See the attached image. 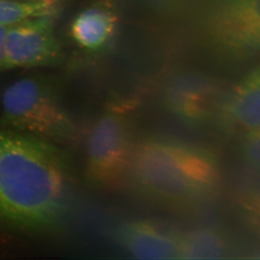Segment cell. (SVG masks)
<instances>
[{"instance_id": "30bf717a", "label": "cell", "mask_w": 260, "mask_h": 260, "mask_svg": "<svg viewBox=\"0 0 260 260\" xmlns=\"http://www.w3.org/2000/svg\"><path fill=\"white\" fill-rule=\"evenodd\" d=\"M231 254L226 236L217 228H198L183 236L180 259H225Z\"/></svg>"}, {"instance_id": "3957f363", "label": "cell", "mask_w": 260, "mask_h": 260, "mask_svg": "<svg viewBox=\"0 0 260 260\" xmlns=\"http://www.w3.org/2000/svg\"><path fill=\"white\" fill-rule=\"evenodd\" d=\"M136 141L124 113L109 110L98 116L85 140L84 171L89 185L107 190L127 180Z\"/></svg>"}, {"instance_id": "5b68a950", "label": "cell", "mask_w": 260, "mask_h": 260, "mask_svg": "<svg viewBox=\"0 0 260 260\" xmlns=\"http://www.w3.org/2000/svg\"><path fill=\"white\" fill-rule=\"evenodd\" d=\"M60 49L54 32V14L24 20L7 29L5 70L54 64Z\"/></svg>"}, {"instance_id": "9a60e30c", "label": "cell", "mask_w": 260, "mask_h": 260, "mask_svg": "<svg viewBox=\"0 0 260 260\" xmlns=\"http://www.w3.org/2000/svg\"><path fill=\"white\" fill-rule=\"evenodd\" d=\"M255 256H254V258H256V259H260V250L258 251L257 253H256Z\"/></svg>"}, {"instance_id": "6da1fadb", "label": "cell", "mask_w": 260, "mask_h": 260, "mask_svg": "<svg viewBox=\"0 0 260 260\" xmlns=\"http://www.w3.org/2000/svg\"><path fill=\"white\" fill-rule=\"evenodd\" d=\"M68 168L39 138L0 131V220L24 229L57 223L70 198Z\"/></svg>"}, {"instance_id": "7c38bea8", "label": "cell", "mask_w": 260, "mask_h": 260, "mask_svg": "<svg viewBox=\"0 0 260 260\" xmlns=\"http://www.w3.org/2000/svg\"><path fill=\"white\" fill-rule=\"evenodd\" d=\"M239 151L248 165L260 169V124L243 133Z\"/></svg>"}, {"instance_id": "ba28073f", "label": "cell", "mask_w": 260, "mask_h": 260, "mask_svg": "<svg viewBox=\"0 0 260 260\" xmlns=\"http://www.w3.org/2000/svg\"><path fill=\"white\" fill-rule=\"evenodd\" d=\"M224 119L243 133L260 124V67L249 72L233 90Z\"/></svg>"}, {"instance_id": "9c48e42d", "label": "cell", "mask_w": 260, "mask_h": 260, "mask_svg": "<svg viewBox=\"0 0 260 260\" xmlns=\"http://www.w3.org/2000/svg\"><path fill=\"white\" fill-rule=\"evenodd\" d=\"M116 19L109 10L94 7L81 12L71 25V35L75 42L89 50H98L112 37Z\"/></svg>"}, {"instance_id": "8992f818", "label": "cell", "mask_w": 260, "mask_h": 260, "mask_svg": "<svg viewBox=\"0 0 260 260\" xmlns=\"http://www.w3.org/2000/svg\"><path fill=\"white\" fill-rule=\"evenodd\" d=\"M213 20L217 39L232 55L260 53V0H216Z\"/></svg>"}, {"instance_id": "8fae6325", "label": "cell", "mask_w": 260, "mask_h": 260, "mask_svg": "<svg viewBox=\"0 0 260 260\" xmlns=\"http://www.w3.org/2000/svg\"><path fill=\"white\" fill-rule=\"evenodd\" d=\"M54 13V7L41 2L0 0V25L7 28L28 19Z\"/></svg>"}, {"instance_id": "2e32d148", "label": "cell", "mask_w": 260, "mask_h": 260, "mask_svg": "<svg viewBox=\"0 0 260 260\" xmlns=\"http://www.w3.org/2000/svg\"><path fill=\"white\" fill-rule=\"evenodd\" d=\"M258 208H259V212L260 213V196L259 198V200H258Z\"/></svg>"}, {"instance_id": "7a4b0ae2", "label": "cell", "mask_w": 260, "mask_h": 260, "mask_svg": "<svg viewBox=\"0 0 260 260\" xmlns=\"http://www.w3.org/2000/svg\"><path fill=\"white\" fill-rule=\"evenodd\" d=\"M218 171L208 150L174 137L151 134L137 140L126 181L152 204L186 213L213 194Z\"/></svg>"}, {"instance_id": "5bb4252c", "label": "cell", "mask_w": 260, "mask_h": 260, "mask_svg": "<svg viewBox=\"0 0 260 260\" xmlns=\"http://www.w3.org/2000/svg\"><path fill=\"white\" fill-rule=\"evenodd\" d=\"M30 1L41 2V3H44L48 5H50L51 7H54L56 0H30Z\"/></svg>"}, {"instance_id": "277c9868", "label": "cell", "mask_w": 260, "mask_h": 260, "mask_svg": "<svg viewBox=\"0 0 260 260\" xmlns=\"http://www.w3.org/2000/svg\"><path fill=\"white\" fill-rule=\"evenodd\" d=\"M7 125L39 139L64 140L73 132L69 116L47 80L27 77L9 85L2 96Z\"/></svg>"}, {"instance_id": "4fadbf2b", "label": "cell", "mask_w": 260, "mask_h": 260, "mask_svg": "<svg viewBox=\"0 0 260 260\" xmlns=\"http://www.w3.org/2000/svg\"><path fill=\"white\" fill-rule=\"evenodd\" d=\"M7 27L0 25V71L5 70V37Z\"/></svg>"}, {"instance_id": "52a82bcc", "label": "cell", "mask_w": 260, "mask_h": 260, "mask_svg": "<svg viewBox=\"0 0 260 260\" xmlns=\"http://www.w3.org/2000/svg\"><path fill=\"white\" fill-rule=\"evenodd\" d=\"M184 234L172 224L154 219H137L123 223L116 240L135 259H180Z\"/></svg>"}]
</instances>
